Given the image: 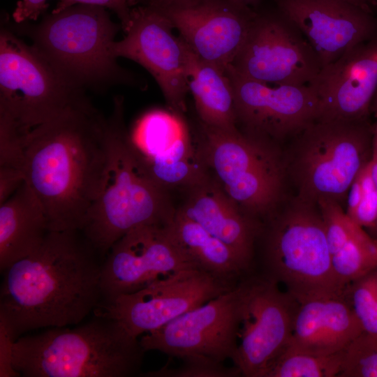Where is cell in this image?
Instances as JSON below:
<instances>
[{"label": "cell", "mask_w": 377, "mask_h": 377, "mask_svg": "<svg viewBox=\"0 0 377 377\" xmlns=\"http://www.w3.org/2000/svg\"><path fill=\"white\" fill-rule=\"evenodd\" d=\"M375 112L376 122L374 125V131L371 141V151L369 159L371 174L377 190V93L373 102ZM377 230V226H376Z\"/></svg>", "instance_id": "36"}, {"label": "cell", "mask_w": 377, "mask_h": 377, "mask_svg": "<svg viewBox=\"0 0 377 377\" xmlns=\"http://www.w3.org/2000/svg\"><path fill=\"white\" fill-rule=\"evenodd\" d=\"M183 362L177 367H172L168 363L156 371L147 373L152 377H235L241 376L239 369L234 365L228 367L224 363L200 357H188L181 359Z\"/></svg>", "instance_id": "31"}, {"label": "cell", "mask_w": 377, "mask_h": 377, "mask_svg": "<svg viewBox=\"0 0 377 377\" xmlns=\"http://www.w3.org/2000/svg\"><path fill=\"white\" fill-rule=\"evenodd\" d=\"M324 224L325 236L331 254L337 253L348 239L362 227L343 211L341 205L332 199L317 202Z\"/></svg>", "instance_id": "30"}, {"label": "cell", "mask_w": 377, "mask_h": 377, "mask_svg": "<svg viewBox=\"0 0 377 377\" xmlns=\"http://www.w3.org/2000/svg\"><path fill=\"white\" fill-rule=\"evenodd\" d=\"M237 348L232 360L246 377H263L286 348L297 302L263 276L243 279Z\"/></svg>", "instance_id": "13"}, {"label": "cell", "mask_w": 377, "mask_h": 377, "mask_svg": "<svg viewBox=\"0 0 377 377\" xmlns=\"http://www.w3.org/2000/svg\"><path fill=\"white\" fill-rule=\"evenodd\" d=\"M339 377H377V334L362 332L343 350Z\"/></svg>", "instance_id": "29"}, {"label": "cell", "mask_w": 377, "mask_h": 377, "mask_svg": "<svg viewBox=\"0 0 377 377\" xmlns=\"http://www.w3.org/2000/svg\"><path fill=\"white\" fill-rule=\"evenodd\" d=\"M229 67L244 77L274 85H308L322 68L306 38L279 13H257Z\"/></svg>", "instance_id": "12"}, {"label": "cell", "mask_w": 377, "mask_h": 377, "mask_svg": "<svg viewBox=\"0 0 377 377\" xmlns=\"http://www.w3.org/2000/svg\"><path fill=\"white\" fill-rule=\"evenodd\" d=\"M50 231L40 202L24 182L0 203L1 272L37 250Z\"/></svg>", "instance_id": "23"}, {"label": "cell", "mask_w": 377, "mask_h": 377, "mask_svg": "<svg viewBox=\"0 0 377 377\" xmlns=\"http://www.w3.org/2000/svg\"><path fill=\"white\" fill-rule=\"evenodd\" d=\"M185 45L188 90L200 121L226 131L238 130L230 77L226 71L198 56L186 43Z\"/></svg>", "instance_id": "24"}, {"label": "cell", "mask_w": 377, "mask_h": 377, "mask_svg": "<svg viewBox=\"0 0 377 377\" xmlns=\"http://www.w3.org/2000/svg\"><path fill=\"white\" fill-rule=\"evenodd\" d=\"M142 2V0H59L52 12L58 13L76 4L93 5L109 8L117 15L124 30L129 22L133 8Z\"/></svg>", "instance_id": "33"}, {"label": "cell", "mask_w": 377, "mask_h": 377, "mask_svg": "<svg viewBox=\"0 0 377 377\" xmlns=\"http://www.w3.org/2000/svg\"><path fill=\"white\" fill-rule=\"evenodd\" d=\"M366 280L377 300V276L374 271L365 276Z\"/></svg>", "instance_id": "39"}, {"label": "cell", "mask_w": 377, "mask_h": 377, "mask_svg": "<svg viewBox=\"0 0 377 377\" xmlns=\"http://www.w3.org/2000/svg\"><path fill=\"white\" fill-rule=\"evenodd\" d=\"M70 330L52 327L18 337L11 365L25 377H128L140 370L144 353L138 338L104 316Z\"/></svg>", "instance_id": "4"}, {"label": "cell", "mask_w": 377, "mask_h": 377, "mask_svg": "<svg viewBox=\"0 0 377 377\" xmlns=\"http://www.w3.org/2000/svg\"><path fill=\"white\" fill-rule=\"evenodd\" d=\"M169 226L179 245L199 269L222 279L239 281L250 264L221 240L179 209Z\"/></svg>", "instance_id": "25"}, {"label": "cell", "mask_w": 377, "mask_h": 377, "mask_svg": "<svg viewBox=\"0 0 377 377\" xmlns=\"http://www.w3.org/2000/svg\"><path fill=\"white\" fill-rule=\"evenodd\" d=\"M169 19L148 5L133 8L124 37L115 41L114 55L144 67L159 86L169 109L183 114L188 90L185 43Z\"/></svg>", "instance_id": "15"}, {"label": "cell", "mask_w": 377, "mask_h": 377, "mask_svg": "<svg viewBox=\"0 0 377 377\" xmlns=\"http://www.w3.org/2000/svg\"><path fill=\"white\" fill-rule=\"evenodd\" d=\"M362 332L346 293L305 300L297 302L290 337L283 352L337 353Z\"/></svg>", "instance_id": "21"}, {"label": "cell", "mask_w": 377, "mask_h": 377, "mask_svg": "<svg viewBox=\"0 0 377 377\" xmlns=\"http://www.w3.org/2000/svg\"><path fill=\"white\" fill-rule=\"evenodd\" d=\"M25 182L24 171L0 167V203L8 198Z\"/></svg>", "instance_id": "35"}, {"label": "cell", "mask_w": 377, "mask_h": 377, "mask_svg": "<svg viewBox=\"0 0 377 377\" xmlns=\"http://www.w3.org/2000/svg\"><path fill=\"white\" fill-rule=\"evenodd\" d=\"M374 274H375L376 275V276H377V268H376L375 270H374Z\"/></svg>", "instance_id": "41"}, {"label": "cell", "mask_w": 377, "mask_h": 377, "mask_svg": "<svg viewBox=\"0 0 377 377\" xmlns=\"http://www.w3.org/2000/svg\"><path fill=\"white\" fill-rule=\"evenodd\" d=\"M235 94L237 124L244 133L265 140L295 137L317 120L318 98L308 85H274L226 70Z\"/></svg>", "instance_id": "16"}, {"label": "cell", "mask_w": 377, "mask_h": 377, "mask_svg": "<svg viewBox=\"0 0 377 377\" xmlns=\"http://www.w3.org/2000/svg\"><path fill=\"white\" fill-rule=\"evenodd\" d=\"M244 292L243 279L235 287L141 336L144 350L170 357H205L223 363L237 348Z\"/></svg>", "instance_id": "11"}, {"label": "cell", "mask_w": 377, "mask_h": 377, "mask_svg": "<svg viewBox=\"0 0 377 377\" xmlns=\"http://www.w3.org/2000/svg\"><path fill=\"white\" fill-rule=\"evenodd\" d=\"M91 103L85 90L59 73L13 31L0 33V117L23 135L66 110Z\"/></svg>", "instance_id": "9"}, {"label": "cell", "mask_w": 377, "mask_h": 377, "mask_svg": "<svg viewBox=\"0 0 377 377\" xmlns=\"http://www.w3.org/2000/svg\"><path fill=\"white\" fill-rule=\"evenodd\" d=\"M17 30L66 79L83 89L104 90L117 84L138 86L113 52L120 27L105 8L76 4L44 16Z\"/></svg>", "instance_id": "5"}, {"label": "cell", "mask_w": 377, "mask_h": 377, "mask_svg": "<svg viewBox=\"0 0 377 377\" xmlns=\"http://www.w3.org/2000/svg\"><path fill=\"white\" fill-rule=\"evenodd\" d=\"M23 149L25 181L50 230H82L105 179L107 118L91 103L69 109L33 128Z\"/></svg>", "instance_id": "2"}, {"label": "cell", "mask_w": 377, "mask_h": 377, "mask_svg": "<svg viewBox=\"0 0 377 377\" xmlns=\"http://www.w3.org/2000/svg\"><path fill=\"white\" fill-rule=\"evenodd\" d=\"M347 197L346 214L362 228L376 229L377 190L369 161L355 177Z\"/></svg>", "instance_id": "28"}, {"label": "cell", "mask_w": 377, "mask_h": 377, "mask_svg": "<svg viewBox=\"0 0 377 377\" xmlns=\"http://www.w3.org/2000/svg\"><path fill=\"white\" fill-rule=\"evenodd\" d=\"M309 85L318 98L317 120L367 119L377 93V37L323 67Z\"/></svg>", "instance_id": "20"}, {"label": "cell", "mask_w": 377, "mask_h": 377, "mask_svg": "<svg viewBox=\"0 0 377 377\" xmlns=\"http://www.w3.org/2000/svg\"><path fill=\"white\" fill-rule=\"evenodd\" d=\"M131 135L149 172L164 188H191L209 177L198 143L182 114L170 109L151 110Z\"/></svg>", "instance_id": "18"}, {"label": "cell", "mask_w": 377, "mask_h": 377, "mask_svg": "<svg viewBox=\"0 0 377 377\" xmlns=\"http://www.w3.org/2000/svg\"><path fill=\"white\" fill-rule=\"evenodd\" d=\"M343 350L314 355L283 352L265 371L263 377H334L339 376Z\"/></svg>", "instance_id": "27"}, {"label": "cell", "mask_w": 377, "mask_h": 377, "mask_svg": "<svg viewBox=\"0 0 377 377\" xmlns=\"http://www.w3.org/2000/svg\"><path fill=\"white\" fill-rule=\"evenodd\" d=\"M169 220L136 227L110 247L102 265L101 303L182 269L198 268L174 236Z\"/></svg>", "instance_id": "14"}, {"label": "cell", "mask_w": 377, "mask_h": 377, "mask_svg": "<svg viewBox=\"0 0 377 377\" xmlns=\"http://www.w3.org/2000/svg\"><path fill=\"white\" fill-rule=\"evenodd\" d=\"M156 8L198 56L224 71L241 50L257 15L255 9L231 0H191Z\"/></svg>", "instance_id": "17"}, {"label": "cell", "mask_w": 377, "mask_h": 377, "mask_svg": "<svg viewBox=\"0 0 377 377\" xmlns=\"http://www.w3.org/2000/svg\"><path fill=\"white\" fill-rule=\"evenodd\" d=\"M198 145L213 179L244 212L268 214L279 203L286 167L272 142L200 121Z\"/></svg>", "instance_id": "8"}, {"label": "cell", "mask_w": 377, "mask_h": 377, "mask_svg": "<svg viewBox=\"0 0 377 377\" xmlns=\"http://www.w3.org/2000/svg\"><path fill=\"white\" fill-rule=\"evenodd\" d=\"M190 188L188 199L179 210L251 264L254 242L260 229L258 223L209 177Z\"/></svg>", "instance_id": "22"}, {"label": "cell", "mask_w": 377, "mask_h": 377, "mask_svg": "<svg viewBox=\"0 0 377 377\" xmlns=\"http://www.w3.org/2000/svg\"><path fill=\"white\" fill-rule=\"evenodd\" d=\"M231 1L237 4H239L244 6L250 7L254 9L255 7L258 6L260 0H231Z\"/></svg>", "instance_id": "40"}, {"label": "cell", "mask_w": 377, "mask_h": 377, "mask_svg": "<svg viewBox=\"0 0 377 377\" xmlns=\"http://www.w3.org/2000/svg\"><path fill=\"white\" fill-rule=\"evenodd\" d=\"M190 1L191 0H142V4L148 5L156 8H163L184 3Z\"/></svg>", "instance_id": "38"}, {"label": "cell", "mask_w": 377, "mask_h": 377, "mask_svg": "<svg viewBox=\"0 0 377 377\" xmlns=\"http://www.w3.org/2000/svg\"><path fill=\"white\" fill-rule=\"evenodd\" d=\"M349 285L346 297L363 332L377 334V300L365 276Z\"/></svg>", "instance_id": "32"}, {"label": "cell", "mask_w": 377, "mask_h": 377, "mask_svg": "<svg viewBox=\"0 0 377 377\" xmlns=\"http://www.w3.org/2000/svg\"><path fill=\"white\" fill-rule=\"evenodd\" d=\"M333 271L345 287L368 275L377 268V242L362 227L332 255Z\"/></svg>", "instance_id": "26"}, {"label": "cell", "mask_w": 377, "mask_h": 377, "mask_svg": "<svg viewBox=\"0 0 377 377\" xmlns=\"http://www.w3.org/2000/svg\"><path fill=\"white\" fill-rule=\"evenodd\" d=\"M369 13L374 14L377 7V0H343Z\"/></svg>", "instance_id": "37"}, {"label": "cell", "mask_w": 377, "mask_h": 377, "mask_svg": "<svg viewBox=\"0 0 377 377\" xmlns=\"http://www.w3.org/2000/svg\"><path fill=\"white\" fill-rule=\"evenodd\" d=\"M124 109L123 98L115 97L107 118L109 152L105 179L81 230L104 256L132 229L167 222L175 212L166 189L151 176L134 145Z\"/></svg>", "instance_id": "3"}, {"label": "cell", "mask_w": 377, "mask_h": 377, "mask_svg": "<svg viewBox=\"0 0 377 377\" xmlns=\"http://www.w3.org/2000/svg\"><path fill=\"white\" fill-rule=\"evenodd\" d=\"M374 126L360 121L316 120L296 138L286 163L298 189L297 198L317 204L341 202L369 162Z\"/></svg>", "instance_id": "6"}, {"label": "cell", "mask_w": 377, "mask_h": 377, "mask_svg": "<svg viewBox=\"0 0 377 377\" xmlns=\"http://www.w3.org/2000/svg\"><path fill=\"white\" fill-rule=\"evenodd\" d=\"M47 6V0H20L13 13V20L17 24L36 21Z\"/></svg>", "instance_id": "34"}, {"label": "cell", "mask_w": 377, "mask_h": 377, "mask_svg": "<svg viewBox=\"0 0 377 377\" xmlns=\"http://www.w3.org/2000/svg\"><path fill=\"white\" fill-rule=\"evenodd\" d=\"M376 242H377V240H376Z\"/></svg>", "instance_id": "42"}, {"label": "cell", "mask_w": 377, "mask_h": 377, "mask_svg": "<svg viewBox=\"0 0 377 377\" xmlns=\"http://www.w3.org/2000/svg\"><path fill=\"white\" fill-rule=\"evenodd\" d=\"M317 204L297 198L272 222L265 246L268 278L283 283L297 302L343 295Z\"/></svg>", "instance_id": "7"}, {"label": "cell", "mask_w": 377, "mask_h": 377, "mask_svg": "<svg viewBox=\"0 0 377 377\" xmlns=\"http://www.w3.org/2000/svg\"><path fill=\"white\" fill-rule=\"evenodd\" d=\"M104 258L81 230L50 231L1 272L0 324L16 340L34 329L80 323L102 302Z\"/></svg>", "instance_id": "1"}, {"label": "cell", "mask_w": 377, "mask_h": 377, "mask_svg": "<svg viewBox=\"0 0 377 377\" xmlns=\"http://www.w3.org/2000/svg\"><path fill=\"white\" fill-rule=\"evenodd\" d=\"M274 1L279 13L306 38L322 68L377 37L374 14L343 0Z\"/></svg>", "instance_id": "19"}, {"label": "cell", "mask_w": 377, "mask_h": 377, "mask_svg": "<svg viewBox=\"0 0 377 377\" xmlns=\"http://www.w3.org/2000/svg\"><path fill=\"white\" fill-rule=\"evenodd\" d=\"M239 281L188 268L101 303L94 313L117 321L138 338L230 290Z\"/></svg>", "instance_id": "10"}]
</instances>
